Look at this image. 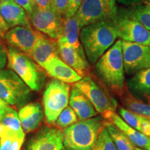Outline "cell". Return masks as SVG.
Listing matches in <instances>:
<instances>
[{"instance_id": "7a4b0ae2", "label": "cell", "mask_w": 150, "mask_h": 150, "mask_svg": "<svg viewBox=\"0 0 150 150\" xmlns=\"http://www.w3.org/2000/svg\"><path fill=\"white\" fill-rule=\"evenodd\" d=\"M115 20L96 22L80 30L81 42L91 65H95L115 42L118 35Z\"/></svg>"}, {"instance_id": "cb8c5ba5", "label": "cell", "mask_w": 150, "mask_h": 150, "mask_svg": "<svg viewBox=\"0 0 150 150\" xmlns=\"http://www.w3.org/2000/svg\"><path fill=\"white\" fill-rule=\"evenodd\" d=\"M0 122L17 135L19 138L24 140V132L22 128L21 123L18 112L13 108L7 106H6L0 113Z\"/></svg>"}, {"instance_id": "74e56055", "label": "cell", "mask_w": 150, "mask_h": 150, "mask_svg": "<svg viewBox=\"0 0 150 150\" xmlns=\"http://www.w3.org/2000/svg\"><path fill=\"white\" fill-rule=\"evenodd\" d=\"M24 140L17 138L13 141L9 150H21V147L23 143Z\"/></svg>"}, {"instance_id": "d590c367", "label": "cell", "mask_w": 150, "mask_h": 150, "mask_svg": "<svg viewBox=\"0 0 150 150\" xmlns=\"http://www.w3.org/2000/svg\"><path fill=\"white\" fill-rule=\"evenodd\" d=\"M9 29L10 28L0 16V42H4V35Z\"/></svg>"}, {"instance_id": "484cf974", "label": "cell", "mask_w": 150, "mask_h": 150, "mask_svg": "<svg viewBox=\"0 0 150 150\" xmlns=\"http://www.w3.org/2000/svg\"><path fill=\"white\" fill-rule=\"evenodd\" d=\"M122 14L136 20L150 31V6L145 4L135 6L133 8L127 9Z\"/></svg>"}, {"instance_id": "f1b7e54d", "label": "cell", "mask_w": 150, "mask_h": 150, "mask_svg": "<svg viewBox=\"0 0 150 150\" xmlns=\"http://www.w3.org/2000/svg\"><path fill=\"white\" fill-rule=\"evenodd\" d=\"M93 150H117L106 126L99 134Z\"/></svg>"}, {"instance_id": "7402d4cb", "label": "cell", "mask_w": 150, "mask_h": 150, "mask_svg": "<svg viewBox=\"0 0 150 150\" xmlns=\"http://www.w3.org/2000/svg\"><path fill=\"white\" fill-rule=\"evenodd\" d=\"M79 34L80 28L76 16L64 17L63 34L61 36H63L67 42L74 47L81 54L86 55L81 42Z\"/></svg>"}, {"instance_id": "ffe728a7", "label": "cell", "mask_w": 150, "mask_h": 150, "mask_svg": "<svg viewBox=\"0 0 150 150\" xmlns=\"http://www.w3.org/2000/svg\"><path fill=\"white\" fill-rule=\"evenodd\" d=\"M127 88L136 98L149 103L150 102V67L133 75L127 82Z\"/></svg>"}, {"instance_id": "ee69618b", "label": "cell", "mask_w": 150, "mask_h": 150, "mask_svg": "<svg viewBox=\"0 0 150 150\" xmlns=\"http://www.w3.org/2000/svg\"><path fill=\"white\" fill-rule=\"evenodd\" d=\"M31 1H32V2L34 4V5H35V3H34V0H31Z\"/></svg>"}, {"instance_id": "bcb514c9", "label": "cell", "mask_w": 150, "mask_h": 150, "mask_svg": "<svg viewBox=\"0 0 150 150\" xmlns=\"http://www.w3.org/2000/svg\"><path fill=\"white\" fill-rule=\"evenodd\" d=\"M149 139H150V137H149Z\"/></svg>"}, {"instance_id": "ac0fdd59", "label": "cell", "mask_w": 150, "mask_h": 150, "mask_svg": "<svg viewBox=\"0 0 150 150\" xmlns=\"http://www.w3.org/2000/svg\"><path fill=\"white\" fill-rule=\"evenodd\" d=\"M44 115L42 106L38 102L29 103L22 106L18 116L24 132L27 134L38 128L43 120Z\"/></svg>"}, {"instance_id": "f546056e", "label": "cell", "mask_w": 150, "mask_h": 150, "mask_svg": "<svg viewBox=\"0 0 150 150\" xmlns=\"http://www.w3.org/2000/svg\"><path fill=\"white\" fill-rule=\"evenodd\" d=\"M70 0H51V6L61 16H65Z\"/></svg>"}, {"instance_id": "4fadbf2b", "label": "cell", "mask_w": 150, "mask_h": 150, "mask_svg": "<svg viewBox=\"0 0 150 150\" xmlns=\"http://www.w3.org/2000/svg\"><path fill=\"white\" fill-rule=\"evenodd\" d=\"M63 132L59 128L45 127L27 143V150H62Z\"/></svg>"}, {"instance_id": "7bdbcfd3", "label": "cell", "mask_w": 150, "mask_h": 150, "mask_svg": "<svg viewBox=\"0 0 150 150\" xmlns=\"http://www.w3.org/2000/svg\"><path fill=\"white\" fill-rule=\"evenodd\" d=\"M145 4H147V5H149V6H150V2H147V3Z\"/></svg>"}, {"instance_id": "f35d334b", "label": "cell", "mask_w": 150, "mask_h": 150, "mask_svg": "<svg viewBox=\"0 0 150 150\" xmlns=\"http://www.w3.org/2000/svg\"><path fill=\"white\" fill-rule=\"evenodd\" d=\"M8 104H7L6 102H5L4 101L2 100L1 99H0V113H1V111L4 109V108L6 106H8Z\"/></svg>"}, {"instance_id": "4316f807", "label": "cell", "mask_w": 150, "mask_h": 150, "mask_svg": "<svg viewBox=\"0 0 150 150\" xmlns=\"http://www.w3.org/2000/svg\"><path fill=\"white\" fill-rule=\"evenodd\" d=\"M78 121L79 118L74 110L70 106H67L60 113L54 123V125L60 129H65Z\"/></svg>"}, {"instance_id": "5b68a950", "label": "cell", "mask_w": 150, "mask_h": 150, "mask_svg": "<svg viewBox=\"0 0 150 150\" xmlns=\"http://www.w3.org/2000/svg\"><path fill=\"white\" fill-rule=\"evenodd\" d=\"M74 86L89 99L101 115L107 112L117 110L119 106L117 100L98 79L88 74L74 83Z\"/></svg>"}, {"instance_id": "d6a6232c", "label": "cell", "mask_w": 150, "mask_h": 150, "mask_svg": "<svg viewBox=\"0 0 150 150\" xmlns=\"http://www.w3.org/2000/svg\"><path fill=\"white\" fill-rule=\"evenodd\" d=\"M14 1L26 11L28 16L32 13L35 5L31 1V0H14Z\"/></svg>"}, {"instance_id": "b9f144b4", "label": "cell", "mask_w": 150, "mask_h": 150, "mask_svg": "<svg viewBox=\"0 0 150 150\" xmlns=\"http://www.w3.org/2000/svg\"><path fill=\"white\" fill-rule=\"evenodd\" d=\"M146 150H150V145L147 148V149H146Z\"/></svg>"}, {"instance_id": "60d3db41", "label": "cell", "mask_w": 150, "mask_h": 150, "mask_svg": "<svg viewBox=\"0 0 150 150\" xmlns=\"http://www.w3.org/2000/svg\"><path fill=\"white\" fill-rule=\"evenodd\" d=\"M62 150H73V149H69V148H66V147H64Z\"/></svg>"}, {"instance_id": "ba28073f", "label": "cell", "mask_w": 150, "mask_h": 150, "mask_svg": "<svg viewBox=\"0 0 150 150\" xmlns=\"http://www.w3.org/2000/svg\"><path fill=\"white\" fill-rule=\"evenodd\" d=\"M117 16L115 0H83L75 15L80 30L96 22L115 20Z\"/></svg>"}, {"instance_id": "2e32d148", "label": "cell", "mask_w": 150, "mask_h": 150, "mask_svg": "<svg viewBox=\"0 0 150 150\" xmlns=\"http://www.w3.org/2000/svg\"><path fill=\"white\" fill-rule=\"evenodd\" d=\"M106 121L112 124L124 133L136 147L147 149L150 145V139L145 134L129 126L115 112L109 111L102 115Z\"/></svg>"}, {"instance_id": "4dcf8cb0", "label": "cell", "mask_w": 150, "mask_h": 150, "mask_svg": "<svg viewBox=\"0 0 150 150\" xmlns=\"http://www.w3.org/2000/svg\"><path fill=\"white\" fill-rule=\"evenodd\" d=\"M83 0H70L65 17H72L76 15Z\"/></svg>"}, {"instance_id": "83f0119b", "label": "cell", "mask_w": 150, "mask_h": 150, "mask_svg": "<svg viewBox=\"0 0 150 150\" xmlns=\"http://www.w3.org/2000/svg\"><path fill=\"white\" fill-rule=\"evenodd\" d=\"M117 112L118 115L120 116L122 119L125 122L128 124L129 126L141 132V122L142 117L137 115V114L134 113L131 110L127 109L123 106H118Z\"/></svg>"}, {"instance_id": "d6986e66", "label": "cell", "mask_w": 150, "mask_h": 150, "mask_svg": "<svg viewBox=\"0 0 150 150\" xmlns=\"http://www.w3.org/2000/svg\"><path fill=\"white\" fill-rule=\"evenodd\" d=\"M43 69L47 74L54 79L67 83H74L82 79L76 71L62 61L59 56L52 58L45 65Z\"/></svg>"}, {"instance_id": "603a6c76", "label": "cell", "mask_w": 150, "mask_h": 150, "mask_svg": "<svg viewBox=\"0 0 150 150\" xmlns=\"http://www.w3.org/2000/svg\"><path fill=\"white\" fill-rule=\"evenodd\" d=\"M123 107L137 115L150 120V104L136 98L126 89L122 95L119 97Z\"/></svg>"}, {"instance_id": "3957f363", "label": "cell", "mask_w": 150, "mask_h": 150, "mask_svg": "<svg viewBox=\"0 0 150 150\" xmlns=\"http://www.w3.org/2000/svg\"><path fill=\"white\" fill-rule=\"evenodd\" d=\"M106 126L102 115L79 120L63 129L64 147L73 150H93L99 134Z\"/></svg>"}, {"instance_id": "ab89813d", "label": "cell", "mask_w": 150, "mask_h": 150, "mask_svg": "<svg viewBox=\"0 0 150 150\" xmlns=\"http://www.w3.org/2000/svg\"><path fill=\"white\" fill-rule=\"evenodd\" d=\"M135 150H146V149H143V148H140V147H135Z\"/></svg>"}, {"instance_id": "5bb4252c", "label": "cell", "mask_w": 150, "mask_h": 150, "mask_svg": "<svg viewBox=\"0 0 150 150\" xmlns=\"http://www.w3.org/2000/svg\"><path fill=\"white\" fill-rule=\"evenodd\" d=\"M59 56L62 61L72 67L82 78L89 74L90 63L86 55L78 52L61 36L57 40Z\"/></svg>"}, {"instance_id": "e0dca14e", "label": "cell", "mask_w": 150, "mask_h": 150, "mask_svg": "<svg viewBox=\"0 0 150 150\" xmlns=\"http://www.w3.org/2000/svg\"><path fill=\"white\" fill-rule=\"evenodd\" d=\"M0 16L9 28L31 26L27 13L14 0H4L0 4Z\"/></svg>"}, {"instance_id": "8992f818", "label": "cell", "mask_w": 150, "mask_h": 150, "mask_svg": "<svg viewBox=\"0 0 150 150\" xmlns=\"http://www.w3.org/2000/svg\"><path fill=\"white\" fill-rule=\"evenodd\" d=\"M70 97V84L54 79L49 82L42 97L47 123L54 125L60 113L68 106Z\"/></svg>"}, {"instance_id": "9a60e30c", "label": "cell", "mask_w": 150, "mask_h": 150, "mask_svg": "<svg viewBox=\"0 0 150 150\" xmlns=\"http://www.w3.org/2000/svg\"><path fill=\"white\" fill-rule=\"evenodd\" d=\"M29 56L43 68L52 58L59 56L57 40L40 33Z\"/></svg>"}, {"instance_id": "8d00e7d4", "label": "cell", "mask_w": 150, "mask_h": 150, "mask_svg": "<svg viewBox=\"0 0 150 150\" xmlns=\"http://www.w3.org/2000/svg\"><path fill=\"white\" fill-rule=\"evenodd\" d=\"M35 6L41 10H45L51 6V0H34Z\"/></svg>"}, {"instance_id": "52a82bcc", "label": "cell", "mask_w": 150, "mask_h": 150, "mask_svg": "<svg viewBox=\"0 0 150 150\" xmlns=\"http://www.w3.org/2000/svg\"><path fill=\"white\" fill-rule=\"evenodd\" d=\"M31 91L13 70H0V99L8 105L23 106L31 97Z\"/></svg>"}, {"instance_id": "44dd1931", "label": "cell", "mask_w": 150, "mask_h": 150, "mask_svg": "<svg viewBox=\"0 0 150 150\" xmlns=\"http://www.w3.org/2000/svg\"><path fill=\"white\" fill-rule=\"evenodd\" d=\"M69 105L76 114L79 120L89 119L99 114L89 99L74 86L70 91Z\"/></svg>"}, {"instance_id": "9c48e42d", "label": "cell", "mask_w": 150, "mask_h": 150, "mask_svg": "<svg viewBox=\"0 0 150 150\" xmlns=\"http://www.w3.org/2000/svg\"><path fill=\"white\" fill-rule=\"evenodd\" d=\"M29 18L37 31L54 40H57L63 34L64 16L59 14L52 6L45 10L35 6Z\"/></svg>"}, {"instance_id": "836d02e7", "label": "cell", "mask_w": 150, "mask_h": 150, "mask_svg": "<svg viewBox=\"0 0 150 150\" xmlns=\"http://www.w3.org/2000/svg\"><path fill=\"white\" fill-rule=\"evenodd\" d=\"M118 3L127 6H138L150 2V0H115Z\"/></svg>"}, {"instance_id": "f6af8a7d", "label": "cell", "mask_w": 150, "mask_h": 150, "mask_svg": "<svg viewBox=\"0 0 150 150\" xmlns=\"http://www.w3.org/2000/svg\"><path fill=\"white\" fill-rule=\"evenodd\" d=\"M4 1V0H0V4H1V2H2V1Z\"/></svg>"}, {"instance_id": "d4e9b609", "label": "cell", "mask_w": 150, "mask_h": 150, "mask_svg": "<svg viewBox=\"0 0 150 150\" xmlns=\"http://www.w3.org/2000/svg\"><path fill=\"white\" fill-rule=\"evenodd\" d=\"M106 128L113 140L117 150H135V146L128 137L115 125L106 121Z\"/></svg>"}, {"instance_id": "1f68e13d", "label": "cell", "mask_w": 150, "mask_h": 150, "mask_svg": "<svg viewBox=\"0 0 150 150\" xmlns=\"http://www.w3.org/2000/svg\"><path fill=\"white\" fill-rule=\"evenodd\" d=\"M8 61L7 48L4 42H0V70H2L6 65Z\"/></svg>"}, {"instance_id": "30bf717a", "label": "cell", "mask_w": 150, "mask_h": 150, "mask_svg": "<svg viewBox=\"0 0 150 150\" xmlns=\"http://www.w3.org/2000/svg\"><path fill=\"white\" fill-rule=\"evenodd\" d=\"M122 54L125 74L134 75L150 67V46L123 41Z\"/></svg>"}, {"instance_id": "6da1fadb", "label": "cell", "mask_w": 150, "mask_h": 150, "mask_svg": "<svg viewBox=\"0 0 150 150\" xmlns=\"http://www.w3.org/2000/svg\"><path fill=\"white\" fill-rule=\"evenodd\" d=\"M122 42L120 39L115 41L94 65L97 78L110 93L118 97L127 88Z\"/></svg>"}, {"instance_id": "8fae6325", "label": "cell", "mask_w": 150, "mask_h": 150, "mask_svg": "<svg viewBox=\"0 0 150 150\" xmlns=\"http://www.w3.org/2000/svg\"><path fill=\"white\" fill-rule=\"evenodd\" d=\"M115 22L120 40L150 46V31L140 22L118 12Z\"/></svg>"}, {"instance_id": "7dc6e473", "label": "cell", "mask_w": 150, "mask_h": 150, "mask_svg": "<svg viewBox=\"0 0 150 150\" xmlns=\"http://www.w3.org/2000/svg\"><path fill=\"white\" fill-rule=\"evenodd\" d=\"M149 104H150V102H149Z\"/></svg>"}, {"instance_id": "7c38bea8", "label": "cell", "mask_w": 150, "mask_h": 150, "mask_svg": "<svg viewBox=\"0 0 150 150\" xmlns=\"http://www.w3.org/2000/svg\"><path fill=\"white\" fill-rule=\"evenodd\" d=\"M40 32L31 26H17L10 28L4 35L6 45L30 55Z\"/></svg>"}, {"instance_id": "e575fe53", "label": "cell", "mask_w": 150, "mask_h": 150, "mask_svg": "<svg viewBox=\"0 0 150 150\" xmlns=\"http://www.w3.org/2000/svg\"><path fill=\"white\" fill-rule=\"evenodd\" d=\"M141 133L147 136L148 138L150 137V120L142 117L141 122Z\"/></svg>"}, {"instance_id": "277c9868", "label": "cell", "mask_w": 150, "mask_h": 150, "mask_svg": "<svg viewBox=\"0 0 150 150\" xmlns=\"http://www.w3.org/2000/svg\"><path fill=\"white\" fill-rule=\"evenodd\" d=\"M8 67L13 70L29 88L40 91L45 83V70L34 61L29 54L7 46Z\"/></svg>"}]
</instances>
